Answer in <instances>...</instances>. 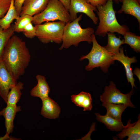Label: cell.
<instances>
[{
  "instance_id": "4",
  "label": "cell",
  "mask_w": 140,
  "mask_h": 140,
  "mask_svg": "<svg viewBox=\"0 0 140 140\" xmlns=\"http://www.w3.org/2000/svg\"><path fill=\"white\" fill-rule=\"evenodd\" d=\"M92 38L93 46L91 51L87 55L82 56L80 60L86 59L88 60V64L85 67L86 71H90L100 67L103 72L107 73L110 65L114 64V55L98 44L94 34Z\"/></svg>"
},
{
  "instance_id": "32",
  "label": "cell",
  "mask_w": 140,
  "mask_h": 140,
  "mask_svg": "<svg viewBox=\"0 0 140 140\" xmlns=\"http://www.w3.org/2000/svg\"><path fill=\"white\" fill-rule=\"evenodd\" d=\"M134 73L139 79V80H140V69L138 68H136L134 69L133 71Z\"/></svg>"
},
{
  "instance_id": "33",
  "label": "cell",
  "mask_w": 140,
  "mask_h": 140,
  "mask_svg": "<svg viewBox=\"0 0 140 140\" xmlns=\"http://www.w3.org/2000/svg\"><path fill=\"white\" fill-rule=\"evenodd\" d=\"M116 2L118 3L119 2H122V0H115Z\"/></svg>"
},
{
  "instance_id": "1",
  "label": "cell",
  "mask_w": 140,
  "mask_h": 140,
  "mask_svg": "<svg viewBox=\"0 0 140 140\" xmlns=\"http://www.w3.org/2000/svg\"><path fill=\"white\" fill-rule=\"evenodd\" d=\"M7 70L17 80L28 66L31 55L25 41L13 35L4 47L1 57Z\"/></svg>"
},
{
  "instance_id": "16",
  "label": "cell",
  "mask_w": 140,
  "mask_h": 140,
  "mask_svg": "<svg viewBox=\"0 0 140 140\" xmlns=\"http://www.w3.org/2000/svg\"><path fill=\"white\" fill-rule=\"evenodd\" d=\"M121 9L117 11L131 15L135 17L140 23V5L137 0H122Z\"/></svg>"
},
{
  "instance_id": "19",
  "label": "cell",
  "mask_w": 140,
  "mask_h": 140,
  "mask_svg": "<svg viewBox=\"0 0 140 140\" xmlns=\"http://www.w3.org/2000/svg\"><path fill=\"white\" fill-rule=\"evenodd\" d=\"M102 106L107 109L106 114L114 118L121 120L123 112L128 106L125 104H116L111 103H104Z\"/></svg>"
},
{
  "instance_id": "34",
  "label": "cell",
  "mask_w": 140,
  "mask_h": 140,
  "mask_svg": "<svg viewBox=\"0 0 140 140\" xmlns=\"http://www.w3.org/2000/svg\"><path fill=\"white\" fill-rule=\"evenodd\" d=\"M137 1L139 3H140V0H137Z\"/></svg>"
},
{
  "instance_id": "31",
  "label": "cell",
  "mask_w": 140,
  "mask_h": 140,
  "mask_svg": "<svg viewBox=\"0 0 140 140\" xmlns=\"http://www.w3.org/2000/svg\"><path fill=\"white\" fill-rule=\"evenodd\" d=\"M68 11L69 9L71 0H59Z\"/></svg>"
},
{
  "instance_id": "13",
  "label": "cell",
  "mask_w": 140,
  "mask_h": 140,
  "mask_svg": "<svg viewBox=\"0 0 140 140\" xmlns=\"http://www.w3.org/2000/svg\"><path fill=\"white\" fill-rule=\"evenodd\" d=\"M21 110L20 106L7 105L0 111V116H3L5 119L6 133L10 135L12 133L14 128V120L17 113Z\"/></svg>"
},
{
  "instance_id": "21",
  "label": "cell",
  "mask_w": 140,
  "mask_h": 140,
  "mask_svg": "<svg viewBox=\"0 0 140 140\" xmlns=\"http://www.w3.org/2000/svg\"><path fill=\"white\" fill-rule=\"evenodd\" d=\"M108 35V42L107 45L104 47L108 52L114 55L119 52L121 46L124 44V40L117 37L114 33L109 32Z\"/></svg>"
},
{
  "instance_id": "6",
  "label": "cell",
  "mask_w": 140,
  "mask_h": 140,
  "mask_svg": "<svg viewBox=\"0 0 140 140\" xmlns=\"http://www.w3.org/2000/svg\"><path fill=\"white\" fill-rule=\"evenodd\" d=\"M66 23L63 22H46L43 24L35 25L36 36L42 43L54 42L60 44L62 39Z\"/></svg>"
},
{
  "instance_id": "10",
  "label": "cell",
  "mask_w": 140,
  "mask_h": 140,
  "mask_svg": "<svg viewBox=\"0 0 140 140\" xmlns=\"http://www.w3.org/2000/svg\"><path fill=\"white\" fill-rule=\"evenodd\" d=\"M119 51V53L113 55V59L115 60L120 61L123 65L125 71L128 82L130 83L132 89H133L134 87L136 88L135 84V80L133 77L131 65L132 63L136 62L137 60L135 57L130 58L125 55L123 47H120Z\"/></svg>"
},
{
  "instance_id": "9",
  "label": "cell",
  "mask_w": 140,
  "mask_h": 140,
  "mask_svg": "<svg viewBox=\"0 0 140 140\" xmlns=\"http://www.w3.org/2000/svg\"><path fill=\"white\" fill-rule=\"evenodd\" d=\"M17 82V80L7 70L0 57V96L6 103L9 91Z\"/></svg>"
},
{
  "instance_id": "26",
  "label": "cell",
  "mask_w": 140,
  "mask_h": 140,
  "mask_svg": "<svg viewBox=\"0 0 140 140\" xmlns=\"http://www.w3.org/2000/svg\"><path fill=\"white\" fill-rule=\"evenodd\" d=\"M23 34L27 38L32 39L36 36V28L32 22L27 24L23 32Z\"/></svg>"
},
{
  "instance_id": "27",
  "label": "cell",
  "mask_w": 140,
  "mask_h": 140,
  "mask_svg": "<svg viewBox=\"0 0 140 140\" xmlns=\"http://www.w3.org/2000/svg\"><path fill=\"white\" fill-rule=\"evenodd\" d=\"M11 0H0V19L3 17L10 6Z\"/></svg>"
},
{
  "instance_id": "7",
  "label": "cell",
  "mask_w": 140,
  "mask_h": 140,
  "mask_svg": "<svg viewBox=\"0 0 140 140\" xmlns=\"http://www.w3.org/2000/svg\"><path fill=\"white\" fill-rule=\"evenodd\" d=\"M133 93V89L132 88L129 93L126 94L122 93L116 88L114 82L111 81L109 85L105 87L104 92L100 96V99L103 103L122 104H126L128 107L135 108L130 99Z\"/></svg>"
},
{
  "instance_id": "5",
  "label": "cell",
  "mask_w": 140,
  "mask_h": 140,
  "mask_svg": "<svg viewBox=\"0 0 140 140\" xmlns=\"http://www.w3.org/2000/svg\"><path fill=\"white\" fill-rule=\"evenodd\" d=\"M56 20L65 23L71 21L69 12L59 0H50L45 9L33 16L32 22L35 25Z\"/></svg>"
},
{
  "instance_id": "20",
  "label": "cell",
  "mask_w": 140,
  "mask_h": 140,
  "mask_svg": "<svg viewBox=\"0 0 140 140\" xmlns=\"http://www.w3.org/2000/svg\"><path fill=\"white\" fill-rule=\"evenodd\" d=\"M14 5V0H11L9 8L6 15L0 19V26L3 29L9 28L14 19L17 20L19 17Z\"/></svg>"
},
{
  "instance_id": "12",
  "label": "cell",
  "mask_w": 140,
  "mask_h": 140,
  "mask_svg": "<svg viewBox=\"0 0 140 140\" xmlns=\"http://www.w3.org/2000/svg\"><path fill=\"white\" fill-rule=\"evenodd\" d=\"M42 106L41 114L44 117L50 119L58 118L61 108L58 103L49 97L42 100Z\"/></svg>"
},
{
  "instance_id": "11",
  "label": "cell",
  "mask_w": 140,
  "mask_h": 140,
  "mask_svg": "<svg viewBox=\"0 0 140 140\" xmlns=\"http://www.w3.org/2000/svg\"><path fill=\"white\" fill-rule=\"evenodd\" d=\"M50 0H25L20 16L28 15L32 16L42 11L47 6Z\"/></svg>"
},
{
  "instance_id": "2",
  "label": "cell",
  "mask_w": 140,
  "mask_h": 140,
  "mask_svg": "<svg viewBox=\"0 0 140 140\" xmlns=\"http://www.w3.org/2000/svg\"><path fill=\"white\" fill-rule=\"evenodd\" d=\"M96 8L99 22L95 32L96 35L103 37L107 33L110 32H117L123 35L129 31L126 26L121 25L117 21L113 0H107L104 5Z\"/></svg>"
},
{
  "instance_id": "25",
  "label": "cell",
  "mask_w": 140,
  "mask_h": 140,
  "mask_svg": "<svg viewBox=\"0 0 140 140\" xmlns=\"http://www.w3.org/2000/svg\"><path fill=\"white\" fill-rule=\"evenodd\" d=\"M33 19V16L28 15L20 16L14 24L15 32L18 33L23 32L26 25L32 22Z\"/></svg>"
},
{
  "instance_id": "30",
  "label": "cell",
  "mask_w": 140,
  "mask_h": 140,
  "mask_svg": "<svg viewBox=\"0 0 140 140\" xmlns=\"http://www.w3.org/2000/svg\"><path fill=\"white\" fill-rule=\"evenodd\" d=\"M19 138L9 136V134L6 132L5 135L3 137H0V140H18Z\"/></svg>"
},
{
  "instance_id": "18",
  "label": "cell",
  "mask_w": 140,
  "mask_h": 140,
  "mask_svg": "<svg viewBox=\"0 0 140 140\" xmlns=\"http://www.w3.org/2000/svg\"><path fill=\"white\" fill-rule=\"evenodd\" d=\"M96 119L100 122L103 123L107 128L112 131H119L125 127L121 120L114 118L106 114L102 115L98 113L95 114Z\"/></svg>"
},
{
  "instance_id": "29",
  "label": "cell",
  "mask_w": 140,
  "mask_h": 140,
  "mask_svg": "<svg viewBox=\"0 0 140 140\" xmlns=\"http://www.w3.org/2000/svg\"><path fill=\"white\" fill-rule=\"evenodd\" d=\"M92 5L96 7L99 6L103 5L107 0H86Z\"/></svg>"
},
{
  "instance_id": "3",
  "label": "cell",
  "mask_w": 140,
  "mask_h": 140,
  "mask_svg": "<svg viewBox=\"0 0 140 140\" xmlns=\"http://www.w3.org/2000/svg\"><path fill=\"white\" fill-rule=\"evenodd\" d=\"M81 14L75 20L66 23L65 25L62 39V44L60 50L68 48L72 45L75 46L82 41L89 44L92 42V35L94 33L91 27L82 28L79 24L82 19Z\"/></svg>"
},
{
  "instance_id": "8",
  "label": "cell",
  "mask_w": 140,
  "mask_h": 140,
  "mask_svg": "<svg viewBox=\"0 0 140 140\" xmlns=\"http://www.w3.org/2000/svg\"><path fill=\"white\" fill-rule=\"evenodd\" d=\"M96 7L93 6L86 0H71L68 10L71 21L75 20L78 17V13L86 14L92 20L95 24H97L98 18L94 11H97Z\"/></svg>"
},
{
  "instance_id": "23",
  "label": "cell",
  "mask_w": 140,
  "mask_h": 140,
  "mask_svg": "<svg viewBox=\"0 0 140 140\" xmlns=\"http://www.w3.org/2000/svg\"><path fill=\"white\" fill-rule=\"evenodd\" d=\"M124 43L129 45L136 52L140 51V37L128 31L123 35Z\"/></svg>"
},
{
  "instance_id": "15",
  "label": "cell",
  "mask_w": 140,
  "mask_h": 140,
  "mask_svg": "<svg viewBox=\"0 0 140 140\" xmlns=\"http://www.w3.org/2000/svg\"><path fill=\"white\" fill-rule=\"evenodd\" d=\"M37 81V85L31 90V96L40 98L41 100L48 97L50 89L45 77L40 74L36 76Z\"/></svg>"
},
{
  "instance_id": "14",
  "label": "cell",
  "mask_w": 140,
  "mask_h": 140,
  "mask_svg": "<svg viewBox=\"0 0 140 140\" xmlns=\"http://www.w3.org/2000/svg\"><path fill=\"white\" fill-rule=\"evenodd\" d=\"M138 120L136 122L131 123V121L129 120L126 125L122 131L117 135L120 139L122 140L126 136L128 137L127 140H140V116L138 117Z\"/></svg>"
},
{
  "instance_id": "28",
  "label": "cell",
  "mask_w": 140,
  "mask_h": 140,
  "mask_svg": "<svg viewBox=\"0 0 140 140\" xmlns=\"http://www.w3.org/2000/svg\"><path fill=\"white\" fill-rule=\"evenodd\" d=\"M25 0H14V5L18 16H20L23 4Z\"/></svg>"
},
{
  "instance_id": "24",
  "label": "cell",
  "mask_w": 140,
  "mask_h": 140,
  "mask_svg": "<svg viewBox=\"0 0 140 140\" xmlns=\"http://www.w3.org/2000/svg\"><path fill=\"white\" fill-rule=\"evenodd\" d=\"M15 32L14 24H12L8 29H3L0 26V57L8 42L13 35Z\"/></svg>"
},
{
  "instance_id": "17",
  "label": "cell",
  "mask_w": 140,
  "mask_h": 140,
  "mask_svg": "<svg viewBox=\"0 0 140 140\" xmlns=\"http://www.w3.org/2000/svg\"><path fill=\"white\" fill-rule=\"evenodd\" d=\"M71 100L76 106L83 108V111L92 110V99L89 93L82 91L78 94L72 95Z\"/></svg>"
},
{
  "instance_id": "22",
  "label": "cell",
  "mask_w": 140,
  "mask_h": 140,
  "mask_svg": "<svg viewBox=\"0 0 140 140\" xmlns=\"http://www.w3.org/2000/svg\"><path fill=\"white\" fill-rule=\"evenodd\" d=\"M24 84L20 82H17L9 91L7 96V105L16 106L20 100L21 95V90L23 88Z\"/></svg>"
}]
</instances>
